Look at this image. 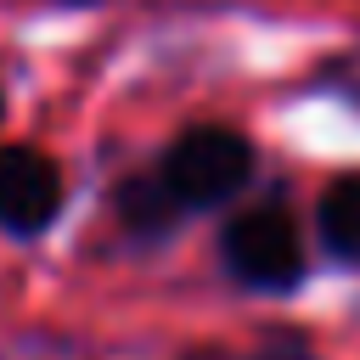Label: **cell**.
I'll return each mask as SVG.
<instances>
[{
	"label": "cell",
	"mask_w": 360,
	"mask_h": 360,
	"mask_svg": "<svg viewBox=\"0 0 360 360\" xmlns=\"http://www.w3.org/2000/svg\"><path fill=\"white\" fill-rule=\"evenodd\" d=\"M225 264L236 270V281L248 287H292L304 276V242L298 225L281 208H248L225 225Z\"/></svg>",
	"instance_id": "obj_2"
},
{
	"label": "cell",
	"mask_w": 360,
	"mask_h": 360,
	"mask_svg": "<svg viewBox=\"0 0 360 360\" xmlns=\"http://www.w3.org/2000/svg\"><path fill=\"white\" fill-rule=\"evenodd\" d=\"M321 236L338 259L360 264V174H343L321 197Z\"/></svg>",
	"instance_id": "obj_4"
},
{
	"label": "cell",
	"mask_w": 360,
	"mask_h": 360,
	"mask_svg": "<svg viewBox=\"0 0 360 360\" xmlns=\"http://www.w3.org/2000/svg\"><path fill=\"white\" fill-rule=\"evenodd\" d=\"M62 208V174L34 146H0V225L39 231Z\"/></svg>",
	"instance_id": "obj_3"
},
{
	"label": "cell",
	"mask_w": 360,
	"mask_h": 360,
	"mask_svg": "<svg viewBox=\"0 0 360 360\" xmlns=\"http://www.w3.org/2000/svg\"><path fill=\"white\" fill-rule=\"evenodd\" d=\"M124 214H129L141 231H158V225L174 214V197L158 186V174H146V180H135V186L124 191Z\"/></svg>",
	"instance_id": "obj_5"
},
{
	"label": "cell",
	"mask_w": 360,
	"mask_h": 360,
	"mask_svg": "<svg viewBox=\"0 0 360 360\" xmlns=\"http://www.w3.org/2000/svg\"><path fill=\"white\" fill-rule=\"evenodd\" d=\"M253 169V152L236 129H191L169 146L163 169H158V186L174 197V208H208V202H225Z\"/></svg>",
	"instance_id": "obj_1"
}]
</instances>
